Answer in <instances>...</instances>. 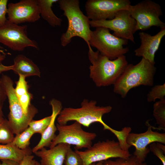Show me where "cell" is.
Here are the masks:
<instances>
[{"label":"cell","mask_w":165,"mask_h":165,"mask_svg":"<svg viewBox=\"0 0 165 165\" xmlns=\"http://www.w3.org/2000/svg\"><path fill=\"white\" fill-rule=\"evenodd\" d=\"M71 145L60 143L47 149L43 148L34 153L41 159L42 165H63L66 152Z\"/></svg>","instance_id":"obj_17"},{"label":"cell","mask_w":165,"mask_h":165,"mask_svg":"<svg viewBox=\"0 0 165 165\" xmlns=\"http://www.w3.org/2000/svg\"><path fill=\"white\" fill-rule=\"evenodd\" d=\"M4 119L3 118V115H2L0 114V123Z\"/></svg>","instance_id":"obj_38"},{"label":"cell","mask_w":165,"mask_h":165,"mask_svg":"<svg viewBox=\"0 0 165 165\" xmlns=\"http://www.w3.org/2000/svg\"><path fill=\"white\" fill-rule=\"evenodd\" d=\"M32 97V94L29 92L17 97L24 111L26 113L28 111Z\"/></svg>","instance_id":"obj_30"},{"label":"cell","mask_w":165,"mask_h":165,"mask_svg":"<svg viewBox=\"0 0 165 165\" xmlns=\"http://www.w3.org/2000/svg\"><path fill=\"white\" fill-rule=\"evenodd\" d=\"M75 151L81 158L82 165L104 161L112 158H126L131 155L121 148L118 141L107 139L99 141L83 151L75 149Z\"/></svg>","instance_id":"obj_7"},{"label":"cell","mask_w":165,"mask_h":165,"mask_svg":"<svg viewBox=\"0 0 165 165\" xmlns=\"http://www.w3.org/2000/svg\"><path fill=\"white\" fill-rule=\"evenodd\" d=\"M156 70L154 65L142 58L137 64H128L114 85V92L125 97L131 89L141 85L151 86Z\"/></svg>","instance_id":"obj_3"},{"label":"cell","mask_w":165,"mask_h":165,"mask_svg":"<svg viewBox=\"0 0 165 165\" xmlns=\"http://www.w3.org/2000/svg\"><path fill=\"white\" fill-rule=\"evenodd\" d=\"M97 101L84 99L81 107L77 108H65L62 109L57 118L58 124L66 125L70 121H74L82 125L88 127L93 123H99L107 130L109 126L103 120V116L110 112L112 107L110 106H100L96 105Z\"/></svg>","instance_id":"obj_4"},{"label":"cell","mask_w":165,"mask_h":165,"mask_svg":"<svg viewBox=\"0 0 165 165\" xmlns=\"http://www.w3.org/2000/svg\"><path fill=\"white\" fill-rule=\"evenodd\" d=\"M0 162V165H19L18 162L10 160H1Z\"/></svg>","instance_id":"obj_34"},{"label":"cell","mask_w":165,"mask_h":165,"mask_svg":"<svg viewBox=\"0 0 165 165\" xmlns=\"http://www.w3.org/2000/svg\"><path fill=\"white\" fill-rule=\"evenodd\" d=\"M35 165H42L40 163L36 161Z\"/></svg>","instance_id":"obj_40"},{"label":"cell","mask_w":165,"mask_h":165,"mask_svg":"<svg viewBox=\"0 0 165 165\" xmlns=\"http://www.w3.org/2000/svg\"><path fill=\"white\" fill-rule=\"evenodd\" d=\"M165 84L156 85L152 87L147 95L148 102H155L156 99H165Z\"/></svg>","instance_id":"obj_26"},{"label":"cell","mask_w":165,"mask_h":165,"mask_svg":"<svg viewBox=\"0 0 165 165\" xmlns=\"http://www.w3.org/2000/svg\"><path fill=\"white\" fill-rule=\"evenodd\" d=\"M146 123L148 127L145 132L139 134L130 133L126 139V142L129 145L135 147L133 155L141 162H145L150 152L148 145L154 142L165 144V133L153 131L152 127L148 122H146Z\"/></svg>","instance_id":"obj_13"},{"label":"cell","mask_w":165,"mask_h":165,"mask_svg":"<svg viewBox=\"0 0 165 165\" xmlns=\"http://www.w3.org/2000/svg\"><path fill=\"white\" fill-rule=\"evenodd\" d=\"M7 98L6 93L2 79L0 78V114L3 115L2 108L4 102Z\"/></svg>","instance_id":"obj_32"},{"label":"cell","mask_w":165,"mask_h":165,"mask_svg":"<svg viewBox=\"0 0 165 165\" xmlns=\"http://www.w3.org/2000/svg\"><path fill=\"white\" fill-rule=\"evenodd\" d=\"M27 29V25L16 24L7 20L0 28V43L14 51H23L28 47L38 50L37 42L28 37Z\"/></svg>","instance_id":"obj_11"},{"label":"cell","mask_w":165,"mask_h":165,"mask_svg":"<svg viewBox=\"0 0 165 165\" xmlns=\"http://www.w3.org/2000/svg\"><path fill=\"white\" fill-rule=\"evenodd\" d=\"M8 2L7 0H0V28L3 26L7 20L6 15Z\"/></svg>","instance_id":"obj_31"},{"label":"cell","mask_w":165,"mask_h":165,"mask_svg":"<svg viewBox=\"0 0 165 165\" xmlns=\"http://www.w3.org/2000/svg\"><path fill=\"white\" fill-rule=\"evenodd\" d=\"M153 115L159 130L165 131V99L156 102L153 105Z\"/></svg>","instance_id":"obj_21"},{"label":"cell","mask_w":165,"mask_h":165,"mask_svg":"<svg viewBox=\"0 0 165 165\" xmlns=\"http://www.w3.org/2000/svg\"><path fill=\"white\" fill-rule=\"evenodd\" d=\"M6 93L9 105L8 121L14 134H19L28 127L30 122L38 113V109L31 104L27 113L25 112L15 94L13 82L8 75L1 77Z\"/></svg>","instance_id":"obj_5"},{"label":"cell","mask_w":165,"mask_h":165,"mask_svg":"<svg viewBox=\"0 0 165 165\" xmlns=\"http://www.w3.org/2000/svg\"><path fill=\"white\" fill-rule=\"evenodd\" d=\"M64 165H82V159L79 155L70 147L68 150L65 158Z\"/></svg>","instance_id":"obj_28"},{"label":"cell","mask_w":165,"mask_h":165,"mask_svg":"<svg viewBox=\"0 0 165 165\" xmlns=\"http://www.w3.org/2000/svg\"><path fill=\"white\" fill-rule=\"evenodd\" d=\"M82 126L76 121L68 125L57 124L58 134L52 141L50 148L60 143L74 145L76 150L90 147L92 141L97 137L96 134L84 131Z\"/></svg>","instance_id":"obj_9"},{"label":"cell","mask_w":165,"mask_h":165,"mask_svg":"<svg viewBox=\"0 0 165 165\" xmlns=\"http://www.w3.org/2000/svg\"><path fill=\"white\" fill-rule=\"evenodd\" d=\"M128 40L117 37L104 27H97L91 31L89 43L90 46L96 48L101 55L113 60L124 55L129 51Z\"/></svg>","instance_id":"obj_6"},{"label":"cell","mask_w":165,"mask_h":165,"mask_svg":"<svg viewBox=\"0 0 165 165\" xmlns=\"http://www.w3.org/2000/svg\"><path fill=\"white\" fill-rule=\"evenodd\" d=\"M12 70L14 73L25 78L30 76L40 77L41 72L37 65L23 54L17 55L13 59Z\"/></svg>","instance_id":"obj_18"},{"label":"cell","mask_w":165,"mask_h":165,"mask_svg":"<svg viewBox=\"0 0 165 165\" xmlns=\"http://www.w3.org/2000/svg\"><path fill=\"white\" fill-rule=\"evenodd\" d=\"M13 65L6 66L0 63V74L5 72L12 70Z\"/></svg>","instance_id":"obj_35"},{"label":"cell","mask_w":165,"mask_h":165,"mask_svg":"<svg viewBox=\"0 0 165 165\" xmlns=\"http://www.w3.org/2000/svg\"><path fill=\"white\" fill-rule=\"evenodd\" d=\"M58 0H37L40 15L53 27L61 25L62 19L53 13L52 8L53 5Z\"/></svg>","instance_id":"obj_20"},{"label":"cell","mask_w":165,"mask_h":165,"mask_svg":"<svg viewBox=\"0 0 165 165\" xmlns=\"http://www.w3.org/2000/svg\"><path fill=\"white\" fill-rule=\"evenodd\" d=\"M18 80L16 82V87L14 88L15 94L17 97L29 92V86L25 77L19 75Z\"/></svg>","instance_id":"obj_29"},{"label":"cell","mask_w":165,"mask_h":165,"mask_svg":"<svg viewBox=\"0 0 165 165\" xmlns=\"http://www.w3.org/2000/svg\"><path fill=\"white\" fill-rule=\"evenodd\" d=\"M131 5L129 0H88L85 8L88 18L98 21L112 19L118 11L128 10Z\"/></svg>","instance_id":"obj_12"},{"label":"cell","mask_w":165,"mask_h":165,"mask_svg":"<svg viewBox=\"0 0 165 165\" xmlns=\"http://www.w3.org/2000/svg\"><path fill=\"white\" fill-rule=\"evenodd\" d=\"M89 165H105L104 161H100L98 162L97 163H92Z\"/></svg>","instance_id":"obj_37"},{"label":"cell","mask_w":165,"mask_h":165,"mask_svg":"<svg viewBox=\"0 0 165 165\" xmlns=\"http://www.w3.org/2000/svg\"><path fill=\"white\" fill-rule=\"evenodd\" d=\"M165 35V27L154 35L143 31L139 33L141 44L140 46L134 51L135 55L142 57L153 64H155L156 53L158 50L161 40Z\"/></svg>","instance_id":"obj_15"},{"label":"cell","mask_w":165,"mask_h":165,"mask_svg":"<svg viewBox=\"0 0 165 165\" xmlns=\"http://www.w3.org/2000/svg\"><path fill=\"white\" fill-rule=\"evenodd\" d=\"M32 150L29 147L25 150L20 149L12 144H0V160H10L20 163L24 157L31 155Z\"/></svg>","instance_id":"obj_19"},{"label":"cell","mask_w":165,"mask_h":165,"mask_svg":"<svg viewBox=\"0 0 165 165\" xmlns=\"http://www.w3.org/2000/svg\"><path fill=\"white\" fill-rule=\"evenodd\" d=\"M0 53L3 54H6L3 50L0 49Z\"/></svg>","instance_id":"obj_39"},{"label":"cell","mask_w":165,"mask_h":165,"mask_svg":"<svg viewBox=\"0 0 165 165\" xmlns=\"http://www.w3.org/2000/svg\"><path fill=\"white\" fill-rule=\"evenodd\" d=\"M136 24L127 9L119 10L114 18L111 20L90 21V26L108 28L113 31L112 34L114 36L130 40L134 43Z\"/></svg>","instance_id":"obj_10"},{"label":"cell","mask_w":165,"mask_h":165,"mask_svg":"<svg viewBox=\"0 0 165 165\" xmlns=\"http://www.w3.org/2000/svg\"><path fill=\"white\" fill-rule=\"evenodd\" d=\"M34 134L28 127L22 132L16 134L11 143L20 149H26L29 148L30 140Z\"/></svg>","instance_id":"obj_22"},{"label":"cell","mask_w":165,"mask_h":165,"mask_svg":"<svg viewBox=\"0 0 165 165\" xmlns=\"http://www.w3.org/2000/svg\"><path fill=\"white\" fill-rule=\"evenodd\" d=\"M149 148L161 161L163 165H165V146L164 144L158 142H153L149 145Z\"/></svg>","instance_id":"obj_27"},{"label":"cell","mask_w":165,"mask_h":165,"mask_svg":"<svg viewBox=\"0 0 165 165\" xmlns=\"http://www.w3.org/2000/svg\"><path fill=\"white\" fill-rule=\"evenodd\" d=\"M6 58V55L0 53V63L4 61Z\"/></svg>","instance_id":"obj_36"},{"label":"cell","mask_w":165,"mask_h":165,"mask_svg":"<svg viewBox=\"0 0 165 165\" xmlns=\"http://www.w3.org/2000/svg\"><path fill=\"white\" fill-rule=\"evenodd\" d=\"M36 161L34 159L33 156L28 155L24 157L19 165H35Z\"/></svg>","instance_id":"obj_33"},{"label":"cell","mask_w":165,"mask_h":165,"mask_svg":"<svg viewBox=\"0 0 165 165\" xmlns=\"http://www.w3.org/2000/svg\"><path fill=\"white\" fill-rule=\"evenodd\" d=\"M59 7L64 12V15L68 21L66 31L61 37V43L63 47L69 44L75 37L82 38L87 43L89 52L93 51L89 41L92 31L90 27V19L83 13L79 7L78 0H58Z\"/></svg>","instance_id":"obj_1"},{"label":"cell","mask_w":165,"mask_h":165,"mask_svg":"<svg viewBox=\"0 0 165 165\" xmlns=\"http://www.w3.org/2000/svg\"><path fill=\"white\" fill-rule=\"evenodd\" d=\"M0 49L3 50H5L4 48L2 46H1L0 45Z\"/></svg>","instance_id":"obj_41"},{"label":"cell","mask_w":165,"mask_h":165,"mask_svg":"<svg viewBox=\"0 0 165 165\" xmlns=\"http://www.w3.org/2000/svg\"><path fill=\"white\" fill-rule=\"evenodd\" d=\"M88 56L91 64L90 76L98 87L114 85L128 64L125 55L111 60L97 51Z\"/></svg>","instance_id":"obj_2"},{"label":"cell","mask_w":165,"mask_h":165,"mask_svg":"<svg viewBox=\"0 0 165 165\" xmlns=\"http://www.w3.org/2000/svg\"><path fill=\"white\" fill-rule=\"evenodd\" d=\"M14 135L8 120L4 119L0 123V144L11 143L14 138Z\"/></svg>","instance_id":"obj_23"},{"label":"cell","mask_w":165,"mask_h":165,"mask_svg":"<svg viewBox=\"0 0 165 165\" xmlns=\"http://www.w3.org/2000/svg\"><path fill=\"white\" fill-rule=\"evenodd\" d=\"M51 119V115L39 120L33 119L29 123L28 127L34 134L38 133L42 135L49 124Z\"/></svg>","instance_id":"obj_24"},{"label":"cell","mask_w":165,"mask_h":165,"mask_svg":"<svg viewBox=\"0 0 165 165\" xmlns=\"http://www.w3.org/2000/svg\"><path fill=\"white\" fill-rule=\"evenodd\" d=\"M50 105L52 109L51 121L44 132L41 135V137L39 142L32 149V152L33 153L43 148L50 147L52 141L56 135L55 133L57 128L55 124V121L57 117L62 109V105L59 101L54 99L51 100Z\"/></svg>","instance_id":"obj_16"},{"label":"cell","mask_w":165,"mask_h":165,"mask_svg":"<svg viewBox=\"0 0 165 165\" xmlns=\"http://www.w3.org/2000/svg\"><path fill=\"white\" fill-rule=\"evenodd\" d=\"M105 165H147L145 162H141L134 155L124 158H117L114 160H108L104 161Z\"/></svg>","instance_id":"obj_25"},{"label":"cell","mask_w":165,"mask_h":165,"mask_svg":"<svg viewBox=\"0 0 165 165\" xmlns=\"http://www.w3.org/2000/svg\"><path fill=\"white\" fill-rule=\"evenodd\" d=\"M8 20L18 24L25 22L34 23L40 17L37 0H21L7 5Z\"/></svg>","instance_id":"obj_14"},{"label":"cell","mask_w":165,"mask_h":165,"mask_svg":"<svg viewBox=\"0 0 165 165\" xmlns=\"http://www.w3.org/2000/svg\"><path fill=\"white\" fill-rule=\"evenodd\" d=\"M136 24V31L148 30L152 26L160 29L165 27V24L160 19L163 15L160 6L150 0L141 1L131 5L128 9Z\"/></svg>","instance_id":"obj_8"}]
</instances>
